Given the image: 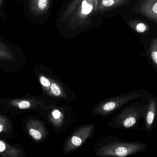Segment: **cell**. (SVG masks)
Wrapping results in <instances>:
<instances>
[{"label": "cell", "mask_w": 157, "mask_h": 157, "mask_svg": "<svg viewBox=\"0 0 157 157\" xmlns=\"http://www.w3.org/2000/svg\"><path fill=\"white\" fill-rule=\"evenodd\" d=\"M36 112L42 116L43 121L59 135L67 132L78 118L76 108L69 104L45 106L37 109Z\"/></svg>", "instance_id": "obj_1"}, {"label": "cell", "mask_w": 157, "mask_h": 157, "mask_svg": "<svg viewBox=\"0 0 157 157\" xmlns=\"http://www.w3.org/2000/svg\"><path fill=\"white\" fill-rule=\"evenodd\" d=\"M147 147L144 143L126 142L114 135H107L96 143L94 153L100 157H124L144 152Z\"/></svg>", "instance_id": "obj_2"}, {"label": "cell", "mask_w": 157, "mask_h": 157, "mask_svg": "<svg viewBox=\"0 0 157 157\" xmlns=\"http://www.w3.org/2000/svg\"><path fill=\"white\" fill-rule=\"evenodd\" d=\"M99 0H72L63 12L61 22L70 29L83 27L90 23L98 11Z\"/></svg>", "instance_id": "obj_3"}, {"label": "cell", "mask_w": 157, "mask_h": 157, "mask_svg": "<svg viewBox=\"0 0 157 157\" xmlns=\"http://www.w3.org/2000/svg\"><path fill=\"white\" fill-rule=\"evenodd\" d=\"M36 73L43 94L60 102H70L76 97L75 93L49 68L40 66L36 69Z\"/></svg>", "instance_id": "obj_4"}, {"label": "cell", "mask_w": 157, "mask_h": 157, "mask_svg": "<svg viewBox=\"0 0 157 157\" xmlns=\"http://www.w3.org/2000/svg\"><path fill=\"white\" fill-rule=\"evenodd\" d=\"M146 107L126 104L109 120L107 126L114 129H136L140 119L144 117Z\"/></svg>", "instance_id": "obj_5"}, {"label": "cell", "mask_w": 157, "mask_h": 157, "mask_svg": "<svg viewBox=\"0 0 157 157\" xmlns=\"http://www.w3.org/2000/svg\"><path fill=\"white\" fill-rule=\"evenodd\" d=\"M141 96L139 91H135L108 98L92 106V114L100 116L110 115L131 101L139 99Z\"/></svg>", "instance_id": "obj_6"}, {"label": "cell", "mask_w": 157, "mask_h": 157, "mask_svg": "<svg viewBox=\"0 0 157 157\" xmlns=\"http://www.w3.org/2000/svg\"><path fill=\"white\" fill-rule=\"evenodd\" d=\"M96 129L94 124H86L76 127L68 135L63 142V154H69L81 147L94 135Z\"/></svg>", "instance_id": "obj_7"}, {"label": "cell", "mask_w": 157, "mask_h": 157, "mask_svg": "<svg viewBox=\"0 0 157 157\" xmlns=\"http://www.w3.org/2000/svg\"><path fill=\"white\" fill-rule=\"evenodd\" d=\"M133 11L157 23V0H139Z\"/></svg>", "instance_id": "obj_8"}, {"label": "cell", "mask_w": 157, "mask_h": 157, "mask_svg": "<svg viewBox=\"0 0 157 157\" xmlns=\"http://www.w3.org/2000/svg\"><path fill=\"white\" fill-rule=\"evenodd\" d=\"M44 123L40 120H32L29 127V135L39 143L43 142L50 136L49 131Z\"/></svg>", "instance_id": "obj_9"}, {"label": "cell", "mask_w": 157, "mask_h": 157, "mask_svg": "<svg viewBox=\"0 0 157 157\" xmlns=\"http://www.w3.org/2000/svg\"><path fill=\"white\" fill-rule=\"evenodd\" d=\"M157 116V102L155 99H149L146 107L144 118V129L150 131L155 124Z\"/></svg>", "instance_id": "obj_10"}, {"label": "cell", "mask_w": 157, "mask_h": 157, "mask_svg": "<svg viewBox=\"0 0 157 157\" xmlns=\"http://www.w3.org/2000/svg\"><path fill=\"white\" fill-rule=\"evenodd\" d=\"M28 8L34 15L40 16L46 14L50 7L49 0H28Z\"/></svg>", "instance_id": "obj_11"}, {"label": "cell", "mask_w": 157, "mask_h": 157, "mask_svg": "<svg viewBox=\"0 0 157 157\" xmlns=\"http://www.w3.org/2000/svg\"><path fill=\"white\" fill-rule=\"evenodd\" d=\"M129 0H99L97 13H103L127 3Z\"/></svg>", "instance_id": "obj_12"}, {"label": "cell", "mask_w": 157, "mask_h": 157, "mask_svg": "<svg viewBox=\"0 0 157 157\" xmlns=\"http://www.w3.org/2000/svg\"><path fill=\"white\" fill-rule=\"evenodd\" d=\"M19 49L15 44L0 37V56L8 57L14 55L15 52L18 51Z\"/></svg>", "instance_id": "obj_13"}, {"label": "cell", "mask_w": 157, "mask_h": 157, "mask_svg": "<svg viewBox=\"0 0 157 157\" xmlns=\"http://www.w3.org/2000/svg\"><path fill=\"white\" fill-rule=\"evenodd\" d=\"M129 26L135 31L141 34H146L149 31V26L143 21L138 20H130L128 21Z\"/></svg>", "instance_id": "obj_14"}, {"label": "cell", "mask_w": 157, "mask_h": 157, "mask_svg": "<svg viewBox=\"0 0 157 157\" xmlns=\"http://www.w3.org/2000/svg\"><path fill=\"white\" fill-rule=\"evenodd\" d=\"M149 53L152 61L157 68V37L153 39L150 43Z\"/></svg>", "instance_id": "obj_15"}, {"label": "cell", "mask_w": 157, "mask_h": 157, "mask_svg": "<svg viewBox=\"0 0 157 157\" xmlns=\"http://www.w3.org/2000/svg\"><path fill=\"white\" fill-rule=\"evenodd\" d=\"M6 5V0H0V13L3 12V8Z\"/></svg>", "instance_id": "obj_16"}, {"label": "cell", "mask_w": 157, "mask_h": 157, "mask_svg": "<svg viewBox=\"0 0 157 157\" xmlns=\"http://www.w3.org/2000/svg\"><path fill=\"white\" fill-rule=\"evenodd\" d=\"M6 146L5 143L2 141H0V153L4 152L6 150Z\"/></svg>", "instance_id": "obj_17"}, {"label": "cell", "mask_w": 157, "mask_h": 157, "mask_svg": "<svg viewBox=\"0 0 157 157\" xmlns=\"http://www.w3.org/2000/svg\"><path fill=\"white\" fill-rule=\"evenodd\" d=\"M3 130V126L2 124L0 123V132H2Z\"/></svg>", "instance_id": "obj_18"}]
</instances>
